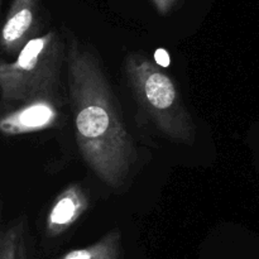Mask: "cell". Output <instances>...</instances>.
Returning a JSON list of instances; mask_svg holds the SVG:
<instances>
[{"mask_svg": "<svg viewBox=\"0 0 259 259\" xmlns=\"http://www.w3.org/2000/svg\"><path fill=\"white\" fill-rule=\"evenodd\" d=\"M62 33L78 151L101 182L119 190L128 181L137 161L133 138L96 53L70 28L62 27Z\"/></svg>", "mask_w": 259, "mask_h": 259, "instance_id": "6da1fadb", "label": "cell"}, {"mask_svg": "<svg viewBox=\"0 0 259 259\" xmlns=\"http://www.w3.org/2000/svg\"><path fill=\"white\" fill-rule=\"evenodd\" d=\"M125 73L137 103L156 128L171 141L191 146L196 124L163 68L144 55L132 53L125 60Z\"/></svg>", "mask_w": 259, "mask_h": 259, "instance_id": "3957f363", "label": "cell"}, {"mask_svg": "<svg viewBox=\"0 0 259 259\" xmlns=\"http://www.w3.org/2000/svg\"><path fill=\"white\" fill-rule=\"evenodd\" d=\"M149 3L153 5L159 15H167L176 9L182 0H149Z\"/></svg>", "mask_w": 259, "mask_h": 259, "instance_id": "9c48e42d", "label": "cell"}, {"mask_svg": "<svg viewBox=\"0 0 259 259\" xmlns=\"http://www.w3.org/2000/svg\"><path fill=\"white\" fill-rule=\"evenodd\" d=\"M2 5H3V0H0V10H2Z\"/></svg>", "mask_w": 259, "mask_h": 259, "instance_id": "30bf717a", "label": "cell"}, {"mask_svg": "<svg viewBox=\"0 0 259 259\" xmlns=\"http://www.w3.org/2000/svg\"><path fill=\"white\" fill-rule=\"evenodd\" d=\"M65 62L62 30L43 33L28 42L13 61L0 60V99L8 105H20L34 99L60 98Z\"/></svg>", "mask_w": 259, "mask_h": 259, "instance_id": "7a4b0ae2", "label": "cell"}, {"mask_svg": "<svg viewBox=\"0 0 259 259\" xmlns=\"http://www.w3.org/2000/svg\"><path fill=\"white\" fill-rule=\"evenodd\" d=\"M61 98H40L20 104L0 116V133L23 136L53 128L61 116Z\"/></svg>", "mask_w": 259, "mask_h": 259, "instance_id": "5b68a950", "label": "cell"}, {"mask_svg": "<svg viewBox=\"0 0 259 259\" xmlns=\"http://www.w3.org/2000/svg\"><path fill=\"white\" fill-rule=\"evenodd\" d=\"M90 207V199L80 184H71L62 190L51 204L45 220L48 238L67 233Z\"/></svg>", "mask_w": 259, "mask_h": 259, "instance_id": "8992f818", "label": "cell"}, {"mask_svg": "<svg viewBox=\"0 0 259 259\" xmlns=\"http://www.w3.org/2000/svg\"><path fill=\"white\" fill-rule=\"evenodd\" d=\"M0 259H28V228L25 217L18 218L0 232Z\"/></svg>", "mask_w": 259, "mask_h": 259, "instance_id": "ba28073f", "label": "cell"}, {"mask_svg": "<svg viewBox=\"0 0 259 259\" xmlns=\"http://www.w3.org/2000/svg\"><path fill=\"white\" fill-rule=\"evenodd\" d=\"M123 234L115 228L104 235L98 242L78 249L68 250L57 259H119L121 254Z\"/></svg>", "mask_w": 259, "mask_h": 259, "instance_id": "52a82bcc", "label": "cell"}, {"mask_svg": "<svg viewBox=\"0 0 259 259\" xmlns=\"http://www.w3.org/2000/svg\"><path fill=\"white\" fill-rule=\"evenodd\" d=\"M43 0H12L0 27V50L17 56L28 42L43 34Z\"/></svg>", "mask_w": 259, "mask_h": 259, "instance_id": "277c9868", "label": "cell"}]
</instances>
